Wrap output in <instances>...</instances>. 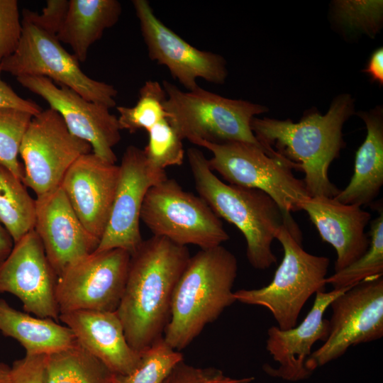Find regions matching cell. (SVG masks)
<instances>
[{"mask_svg": "<svg viewBox=\"0 0 383 383\" xmlns=\"http://www.w3.org/2000/svg\"><path fill=\"white\" fill-rule=\"evenodd\" d=\"M11 367L0 362V383H10Z\"/></svg>", "mask_w": 383, "mask_h": 383, "instance_id": "cell-40", "label": "cell"}, {"mask_svg": "<svg viewBox=\"0 0 383 383\" xmlns=\"http://www.w3.org/2000/svg\"><path fill=\"white\" fill-rule=\"evenodd\" d=\"M0 331L16 340L26 355H49L73 347L77 343L72 330L49 318L33 317L12 308L0 299Z\"/></svg>", "mask_w": 383, "mask_h": 383, "instance_id": "cell-24", "label": "cell"}, {"mask_svg": "<svg viewBox=\"0 0 383 383\" xmlns=\"http://www.w3.org/2000/svg\"><path fill=\"white\" fill-rule=\"evenodd\" d=\"M13 245L11 236L0 223V265L9 256Z\"/></svg>", "mask_w": 383, "mask_h": 383, "instance_id": "cell-39", "label": "cell"}, {"mask_svg": "<svg viewBox=\"0 0 383 383\" xmlns=\"http://www.w3.org/2000/svg\"><path fill=\"white\" fill-rule=\"evenodd\" d=\"M192 143L211 152L210 169L228 184L266 193L287 216L300 211L301 204L311 197L303 179L293 174L291 164L261 148L240 142L216 144L196 140Z\"/></svg>", "mask_w": 383, "mask_h": 383, "instance_id": "cell-7", "label": "cell"}, {"mask_svg": "<svg viewBox=\"0 0 383 383\" xmlns=\"http://www.w3.org/2000/svg\"><path fill=\"white\" fill-rule=\"evenodd\" d=\"M118 177L119 165L89 152L70 167L60 185L84 227L99 241L109 221Z\"/></svg>", "mask_w": 383, "mask_h": 383, "instance_id": "cell-18", "label": "cell"}, {"mask_svg": "<svg viewBox=\"0 0 383 383\" xmlns=\"http://www.w3.org/2000/svg\"><path fill=\"white\" fill-rule=\"evenodd\" d=\"M362 72L367 73L371 80L377 82L379 85L383 84V48H377L371 54L366 67Z\"/></svg>", "mask_w": 383, "mask_h": 383, "instance_id": "cell-38", "label": "cell"}, {"mask_svg": "<svg viewBox=\"0 0 383 383\" xmlns=\"http://www.w3.org/2000/svg\"><path fill=\"white\" fill-rule=\"evenodd\" d=\"M349 288L316 293L311 309L299 325L287 330L272 326L267 330L266 350L278 363L277 367L263 365L268 375L290 382L304 380L311 375L305 363L315 343L324 342L328 338L329 323L324 313L332 301Z\"/></svg>", "mask_w": 383, "mask_h": 383, "instance_id": "cell-19", "label": "cell"}, {"mask_svg": "<svg viewBox=\"0 0 383 383\" xmlns=\"http://www.w3.org/2000/svg\"><path fill=\"white\" fill-rule=\"evenodd\" d=\"M89 143L74 136L60 115L49 108L33 116L19 155L24 164L23 183L36 196L58 187L70 167L91 152Z\"/></svg>", "mask_w": 383, "mask_h": 383, "instance_id": "cell-11", "label": "cell"}, {"mask_svg": "<svg viewBox=\"0 0 383 383\" xmlns=\"http://www.w3.org/2000/svg\"><path fill=\"white\" fill-rule=\"evenodd\" d=\"M148 142L143 151L149 164L157 169L181 165L184 150L179 138L167 118L155 124L148 131Z\"/></svg>", "mask_w": 383, "mask_h": 383, "instance_id": "cell-32", "label": "cell"}, {"mask_svg": "<svg viewBox=\"0 0 383 383\" xmlns=\"http://www.w3.org/2000/svg\"><path fill=\"white\" fill-rule=\"evenodd\" d=\"M35 217V199L20 179L0 165V223L14 243L34 229Z\"/></svg>", "mask_w": 383, "mask_h": 383, "instance_id": "cell-26", "label": "cell"}, {"mask_svg": "<svg viewBox=\"0 0 383 383\" xmlns=\"http://www.w3.org/2000/svg\"><path fill=\"white\" fill-rule=\"evenodd\" d=\"M254 377L232 378L215 367H198L178 363L161 383H250Z\"/></svg>", "mask_w": 383, "mask_h": 383, "instance_id": "cell-33", "label": "cell"}, {"mask_svg": "<svg viewBox=\"0 0 383 383\" xmlns=\"http://www.w3.org/2000/svg\"><path fill=\"white\" fill-rule=\"evenodd\" d=\"M140 220L153 235L182 245L209 249L228 240L221 219L200 197L186 192L174 179H168L148 191Z\"/></svg>", "mask_w": 383, "mask_h": 383, "instance_id": "cell-8", "label": "cell"}, {"mask_svg": "<svg viewBox=\"0 0 383 383\" xmlns=\"http://www.w3.org/2000/svg\"><path fill=\"white\" fill-rule=\"evenodd\" d=\"M59 320L85 350L115 374H128L139 365L142 353L128 344L116 311H72L60 313Z\"/></svg>", "mask_w": 383, "mask_h": 383, "instance_id": "cell-21", "label": "cell"}, {"mask_svg": "<svg viewBox=\"0 0 383 383\" xmlns=\"http://www.w3.org/2000/svg\"><path fill=\"white\" fill-rule=\"evenodd\" d=\"M162 85L167 95V120L182 140H201L216 144L240 142L267 152L250 127L255 116L268 111L266 106L226 98L199 86L184 91L166 80Z\"/></svg>", "mask_w": 383, "mask_h": 383, "instance_id": "cell-5", "label": "cell"}, {"mask_svg": "<svg viewBox=\"0 0 383 383\" xmlns=\"http://www.w3.org/2000/svg\"><path fill=\"white\" fill-rule=\"evenodd\" d=\"M44 380L45 383H116V374L77 343L46 356Z\"/></svg>", "mask_w": 383, "mask_h": 383, "instance_id": "cell-25", "label": "cell"}, {"mask_svg": "<svg viewBox=\"0 0 383 383\" xmlns=\"http://www.w3.org/2000/svg\"><path fill=\"white\" fill-rule=\"evenodd\" d=\"M328 335L306 361L311 373L343 355L351 346L383 336V276L365 279L338 295L330 304Z\"/></svg>", "mask_w": 383, "mask_h": 383, "instance_id": "cell-10", "label": "cell"}, {"mask_svg": "<svg viewBox=\"0 0 383 383\" xmlns=\"http://www.w3.org/2000/svg\"><path fill=\"white\" fill-rule=\"evenodd\" d=\"M238 273L235 256L222 245L190 257L175 287L163 338L174 349L187 347L236 301L232 291Z\"/></svg>", "mask_w": 383, "mask_h": 383, "instance_id": "cell-4", "label": "cell"}, {"mask_svg": "<svg viewBox=\"0 0 383 383\" xmlns=\"http://www.w3.org/2000/svg\"><path fill=\"white\" fill-rule=\"evenodd\" d=\"M371 206L379 214L370 222V246L354 262L326 277V284L333 289L348 288L365 279L383 276V210L379 204Z\"/></svg>", "mask_w": 383, "mask_h": 383, "instance_id": "cell-28", "label": "cell"}, {"mask_svg": "<svg viewBox=\"0 0 383 383\" xmlns=\"http://www.w3.org/2000/svg\"><path fill=\"white\" fill-rule=\"evenodd\" d=\"M166 98L162 84L157 81H146L139 90L138 100L134 106L116 107L120 129L131 133L140 129L148 131L155 124L167 118L165 109Z\"/></svg>", "mask_w": 383, "mask_h": 383, "instance_id": "cell-29", "label": "cell"}, {"mask_svg": "<svg viewBox=\"0 0 383 383\" xmlns=\"http://www.w3.org/2000/svg\"><path fill=\"white\" fill-rule=\"evenodd\" d=\"M131 255L114 248L95 251L57 277L60 314L77 310L116 311L122 298Z\"/></svg>", "mask_w": 383, "mask_h": 383, "instance_id": "cell-12", "label": "cell"}, {"mask_svg": "<svg viewBox=\"0 0 383 383\" xmlns=\"http://www.w3.org/2000/svg\"><path fill=\"white\" fill-rule=\"evenodd\" d=\"M150 58L165 66L187 91L199 87L198 79L221 84L228 72L221 55L199 50L165 26L147 0L132 1Z\"/></svg>", "mask_w": 383, "mask_h": 383, "instance_id": "cell-13", "label": "cell"}, {"mask_svg": "<svg viewBox=\"0 0 383 383\" xmlns=\"http://www.w3.org/2000/svg\"><path fill=\"white\" fill-rule=\"evenodd\" d=\"M22 33L16 0H0V65L16 50Z\"/></svg>", "mask_w": 383, "mask_h": 383, "instance_id": "cell-34", "label": "cell"}, {"mask_svg": "<svg viewBox=\"0 0 383 383\" xmlns=\"http://www.w3.org/2000/svg\"><path fill=\"white\" fill-rule=\"evenodd\" d=\"M283 248V258L272 280L265 287L233 292L236 301L267 309L277 327L294 328L304 306L313 295L324 292L330 260L305 251L287 228L276 235Z\"/></svg>", "mask_w": 383, "mask_h": 383, "instance_id": "cell-6", "label": "cell"}, {"mask_svg": "<svg viewBox=\"0 0 383 383\" xmlns=\"http://www.w3.org/2000/svg\"><path fill=\"white\" fill-rule=\"evenodd\" d=\"M354 114L355 100L344 93L333 99L324 115L311 109L295 123L290 118L255 116L250 127L269 155L279 156L304 173L303 181L311 197L333 198L340 189L331 182L328 170L345 147L343 127Z\"/></svg>", "mask_w": 383, "mask_h": 383, "instance_id": "cell-1", "label": "cell"}, {"mask_svg": "<svg viewBox=\"0 0 383 383\" xmlns=\"http://www.w3.org/2000/svg\"><path fill=\"white\" fill-rule=\"evenodd\" d=\"M16 79L44 99L60 115L72 135L89 143L94 154L116 163L113 148L121 140V129L118 118L108 106L89 101L67 87H58L44 77L21 76Z\"/></svg>", "mask_w": 383, "mask_h": 383, "instance_id": "cell-15", "label": "cell"}, {"mask_svg": "<svg viewBox=\"0 0 383 383\" xmlns=\"http://www.w3.org/2000/svg\"><path fill=\"white\" fill-rule=\"evenodd\" d=\"M0 71V107L20 109L36 115L42 109L35 102L19 96L13 89L1 78Z\"/></svg>", "mask_w": 383, "mask_h": 383, "instance_id": "cell-37", "label": "cell"}, {"mask_svg": "<svg viewBox=\"0 0 383 383\" xmlns=\"http://www.w3.org/2000/svg\"><path fill=\"white\" fill-rule=\"evenodd\" d=\"M190 258L187 246L153 235L131 255L116 311L130 346L141 352L163 337L177 283Z\"/></svg>", "mask_w": 383, "mask_h": 383, "instance_id": "cell-2", "label": "cell"}, {"mask_svg": "<svg viewBox=\"0 0 383 383\" xmlns=\"http://www.w3.org/2000/svg\"><path fill=\"white\" fill-rule=\"evenodd\" d=\"M187 153L199 196L219 218L242 233L252 267L266 270L277 262L272 244L284 225L301 244L302 234L293 217L286 216L269 195L259 189L225 183L210 169L201 151L190 148Z\"/></svg>", "mask_w": 383, "mask_h": 383, "instance_id": "cell-3", "label": "cell"}, {"mask_svg": "<svg viewBox=\"0 0 383 383\" xmlns=\"http://www.w3.org/2000/svg\"><path fill=\"white\" fill-rule=\"evenodd\" d=\"M46 356L26 355L14 361L11 367L10 383H45Z\"/></svg>", "mask_w": 383, "mask_h": 383, "instance_id": "cell-36", "label": "cell"}, {"mask_svg": "<svg viewBox=\"0 0 383 383\" xmlns=\"http://www.w3.org/2000/svg\"><path fill=\"white\" fill-rule=\"evenodd\" d=\"M22 33L14 52L0 65V71L16 78L21 76L44 77L67 87L84 99L116 106L115 87L91 79L79 67V61L61 45L57 37L22 17Z\"/></svg>", "mask_w": 383, "mask_h": 383, "instance_id": "cell-9", "label": "cell"}, {"mask_svg": "<svg viewBox=\"0 0 383 383\" xmlns=\"http://www.w3.org/2000/svg\"><path fill=\"white\" fill-rule=\"evenodd\" d=\"M328 20L345 40L362 35L374 38L383 26L382 0H334L330 3Z\"/></svg>", "mask_w": 383, "mask_h": 383, "instance_id": "cell-27", "label": "cell"}, {"mask_svg": "<svg viewBox=\"0 0 383 383\" xmlns=\"http://www.w3.org/2000/svg\"><path fill=\"white\" fill-rule=\"evenodd\" d=\"M366 126L365 140L356 151L353 174L333 197L345 204L371 206L383 185V107L355 112Z\"/></svg>", "mask_w": 383, "mask_h": 383, "instance_id": "cell-22", "label": "cell"}, {"mask_svg": "<svg viewBox=\"0 0 383 383\" xmlns=\"http://www.w3.org/2000/svg\"><path fill=\"white\" fill-rule=\"evenodd\" d=\"M34 115L20 109L0 107V165L22 182L24 169L18 160L20 147Z\"/></svg>", "mask_w": 383, "mask_h": 383, "instance_id": "cell-31", "label": "cell"}, {"mask_svg": "<svg viewBox=\"0 0 383 383\" xmlns=\"http://www.w3.org/2000/svg\"><path fill=\"white\" fill-rule=\"evenodd\" d=\"M121 12L117 0H69L67 14L56 37L72 48L79 62H84L89 48L105 30L118 22Z\"/></svg>", "mask_w": 383, "mask_h": 383, "instance_id": "cell-23", "label": "cell"}, {"mask_svg": "<svg viewBox=\"0 0 383 383\" xmlns=\"http://www.w3.org/2000/svg\"><path fill=\"white\" fill-rule=\"evenodd\" d=\"M57 276L35 230L22 237L0 265V293L16 296L24 311L57 321Z\"/></svg>", "mask_w": 383, "mask_h": 383, "instance_id": "cell-16", "label": "cell"}, {"mask_svg": "<svg viewBox=\"0 0 383 383\" xmlns=\"http://www.w3.org/2000/svg\"><path fill=\"white\" fill-rule=\"evenodd\" d=\"M138 367L126 375H116V383H161L172 369L183 361L180 351L160 338L141 351Z\"/></svg>", "mask_w": 383, "mask_h": 383, "instance_id": "cell-30", "label": "cell"}, {"mask_svg": "<svg viewBox=\"0 0 383 383\" xmlns=\"http://www.w3.org/2000/svg\"><path fill=\"white\" fill-rule=\"evenodd\" d=\"M167 178L151 166L143 150L129 145L119 165V177L109 221L96 251L120 248L132 255L143 241L140 211L150 188Z\"/></svg>", "mask_w": 383, "mask_h": 383, "instance_id": "cell-14", "label": "cell"}, {"mask_svg": "<svg viewBox=\"0 0 383 383\" xmlns=\"http://www.w3.org/2000/svg\"><path fill=\"white\" fill-rule=\"evenodd\" d=\"M301 210L307 213L322 240L335 249V272L354 262L368 249L370 240L365 228L371 215L362 206L345 204L334 198L313 196L301 204Z\"/></svg>", "mask_w": 383, "mask_h": 383, "instance_id": "cell-20", "label": "cell"}, {"mask_svg": "<svg viewBox=\"0 0 383 383\" xmlns=\"http://www.w3.org/2000/svg\"><path fill=\"white\" fill-rule=\"evenodd\" d=\"M34 230L57 277L96 251L99 240L84 227L60 186L35 199Z\"/></svg>", "mask_w": 383, "mask_h": 383, "instance_id": "cell-17", "label": "cell"}, {"mask_svg": "<svg viewBox=\"0 0 383 383\" xmlns=\"http://www.w3.org/2000/svg\"><path fill=\"white\" fill-rule=\"evenodd\" d=\"M68 6V0H48L41 13L24 9L22 17L56 36L64 22Z\"/></svg>", "mask_w": 383, "mask_h": 383, "instance_id": "cell-35", "label": "cell"}]
</instances>
